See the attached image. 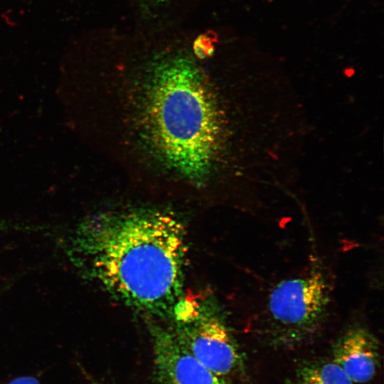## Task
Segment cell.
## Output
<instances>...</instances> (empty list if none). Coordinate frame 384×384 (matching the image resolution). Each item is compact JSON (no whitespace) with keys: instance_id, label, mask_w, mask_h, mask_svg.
Instances as JSON below:
<instances>
[{"instance_id":"4","label":"cell","mask_w":384,"mask_h":384,"mask_svg":"<svg viewBox=\"0 0 384 384\" xmlns=\"http://www.w3.org/2000/svg\"><path fill=\"white\" fill-rule=\"evenodd\" d=\"M329 298L328 284L320 272L280 282L267 302L272 329L290 338L310 333L324 319Z\"/></svg>"},{"instance_id":"2","label":"cell","mask_w":384,"mask_h":384,"mask_svg":"<svg viewBox=\"0 0 384 384\" xmlns=\"http://www.w3.org/2000/svg\"><path fill=\"white\" fill-rule=\"evenodd\" d=\"M143 107L146 135L156 156L185 178L204 179L219 146L220 115L208 81L190 55L169 52L150 62Z\"/></svg>"},{"instance_id":"1","label":"cell","mask_w":384,"mask_h":384,"mask_svg":"<svg viewBox=\"0 0 384 384\" xmlns=\"http://www.w3.org/2000/svg\"><path fill=\"white\" fill-rule=\"evenodd\" d=\"M74 246L86 274L146 319H171L184 295L187 233L158 208L100 213L78 228Z\"/></svg>"},{"instance_id":"11","label":"cell","mask_w":384,"mask_h":384,"mask_svg":"<svg viewBox=\"0 0 384 384\" xmlns=\"http://www.w3.org/2000/svg\"><path fill=\"white\" fill-rule=\"evenodd\" d=\"M94 384H97V383H94Z\"/></svg>"},{"instance_id":"3","label":"cell","mask_w":384,"mask_h":384,"mask_svg":"<svg viewBox=\"0 0 384 384\" xmlns=\"http://www.w3.org/2000/svg\"><path fill=\"white\" fill-rule=\"evenodd\" d=\"M171 320V327L181 343L215 374L224 378L241 363L237 343L210 297L184 294L175 305Z\"/></svg>"},{"instance_id":"5","label":"cell","mask_w":384,"mask_h":384,"mask_svg":"<svg viewBox=\"0 0 384 384\" xmlns=\"http://www.w3.org/2000/svg\"><path fill=\"white\" fill-rule=\"evenodd\" d=\"M146 324L160 384H228L191 354L171 326L151 319Z\"/></svg>"},{"instance_id":"8","label":"cell","mask_w":384,"mask_h":384,"mask_svg":"<svg viewBox=\"0 0 384 384\" xmlns=\"http://www.w3.org/2000/svg\"><path fill=\"white\" fill-rule=\"evenodd\" d=\"M218 41L216 33L213 31L206 32L197 36L193 43V52L198 59H205L213 55L215 44Z\"/></svg>"},{"instance_id":"6","label":"cell","mask_w":384,"mask_h":384,"mask_svg":"<svg viewBox=\"0 0 384 384\" xmlns=\"http://www.w3.org/2000/svg\"><path fill=\"white\" fill-rule=\"evenodd\" d=\"M333 361L353 383L370 380L379 363V346L375 338L362 327L350 329L336 343Z\"/></svg>"},{"instance_id":"7","label":"cell","mask_w":384,"mask_h":384,"mask_svg":"<svg viewBox=\"0 0 384 384\" xmlns=\"http://www.w3.org/2000/svg\"><path fill=\"white\" fill-rule=\"evenodd\" d=\"M344 370L333 360L302 366L297 375L296 384H353Z\"/></svg>"},{"instance_id":"9","label":"cell","mask_w":384,"mask_h":384,"mask_svg":"<svg viewBox=\"0 0 384 384\" xmlns=\"http://www.w3.org/2000/svg\"><path fill=\"white\" fill-rule=\"evenodd\" d=\"M172 1L173 0H138L140 6L147 11L163 8Z\"/></svg>"},{"instance_id":"10","label":"cell","mask_w":384,"mask_h":384,"mask_svg":"<svg viewBox=\"0 0 384 384\" xmlns=\"http://www.w3.org/2000/svg\"><path fill=\"white\" fill-rule=\"evenodd\" d=\"M6 384H41L39 380L33 376H22L13 379Z\"/></svg>"}]
</instances>
